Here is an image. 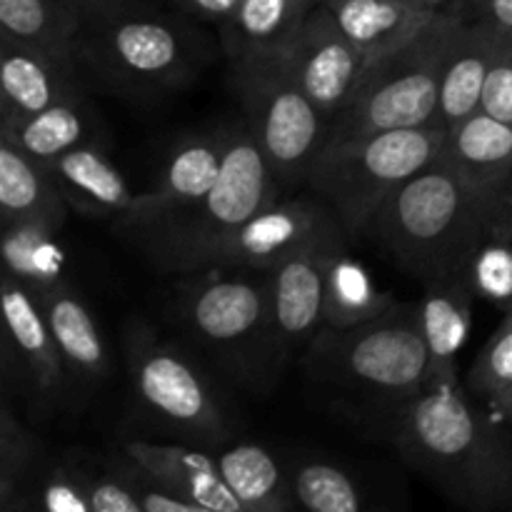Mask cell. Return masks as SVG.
I'll use <instances>...</instances> for the list:
<instances>
[{
  "mask_svg": "<svg viewBox=\"0 0 512 512\" xmlns=\"http://www.w3.org/2000/svg\"><path fill=\"white\" fill-rule=\"evenodd\" d=\"M313 388L363 428H385L428 385V348L418 303H395L350 328H323L303 350Z\"/></svg>",
  "mask_w": 512,
  "mask_h": 512,
  "instance_id": "4",
  "label": "cell"
},
{
  "mask_svg": "<svg viewBox=\"0 0 512 512\" xmlns=\"http://www.w3.org/2000/svg\"><path fill=\"white\" fill-rule=\"evenodd\" d=\"M90 510L93 512H143L133 490L128 488L123 478L108 465V460H100L95 468L93 483H90Z\"/></svg>",
  "mask_w": 512,
  "mask_h": 512,
  "instance_id": "38",
  "label": "cell"
},
{
  "mask_svg": "<svg viewBox=\"0 0 512 512\" xmlns=\"http://www.w3.org/2000/svg\"><path fill=\"white\" fill-rule=\"evenodd\" d=\"M83 13L73 0H0V38L78 63Z\"/></svg>",
  "mask_w": 512,
  "mask_h": 512,
  "instance_id": "28",
  "label": "cell"
},
{
  "mask_svg": "<svg viewBox=\"0 0 512 512\" xmlns=\"http://www.w3.org/2000/svg\"><path fill=\"white\" fill-rule=\"evenodd\" d=\"M420 325L428 348V385L460 380L458 355L473 328V305L478 290L470 270L443 275L423 283Z\"/></svg>",
  "mask_w": 512,
  "mask_h": 512,
  "instance_id": "17",
  "label": "cell"
},
{
  "mask_svg": "<svg viewBox=\"0 0 512 512\" xmlns=\"http://www.w3.org/2000/svg\"><path fill=\"white\" fill-rule=\"evenodd\" d=\"M123 355L135 400L158 428L213 453L228 443L233 413L190 345H178L150 320L130 315L123 328Z\"/></svg>",
  "mask_w": 512,
  "mask_h": 512,
  "instance_id": "7",
  "label": "cell"
},
{
  "mask_svg": "<svg viewBox=\"0 0 512 512\" xmlns=\"http://www.w3.org/2000/svg\"><path fill=\"white\" fill-rule=\"evenodd\" d=\"M3 228V268L38 298L45 290L65 283V245L60 228L45 223H5Z\"/></svg>",
  "mask_w": 512,
  "mask_h": 512,
  "instance_id": "29",
  "label": "cell"
},
{
  "mask_svg": "<svg viewBox=\"0 0 512 512\" xmlns=\"http://www.w3.org/2000/svg\"><path fill=\"white\" fill-rule=\"evenodd\" d=\"M295 83L303 88L330 125L353 103L370 70V58L343 33L338 20L320 0L283 55Z\"/></svg>",
  "mask_w": 512,
  "mask_h": 512,
  "instance_id": "12",
  "label": "cell"
},
{
  "mask_svg": "<svg viewBox=\"0 0 512 512\" xmlns=\"http://www.w3.org/2000/svg\"><path fill=\"white\" fill-rule=\"evenodd\" d=\"M320 0H240L220 25V45L228 63L280 58Z\"/></svg>",
  "mask_w": 512,
  "mask_h": 512,
  "instance_id": "23",
  "label": "cell"
},
{
  "mask_svg": "<svg viewBox=\"0 0 512 512\" xmlns=\"http://www.w3.org/2000/svg\"><path fill=\"white\" fill-rule=\"evenodd\" d=\"M98 463L80 450L50 455L30 495V512H93L90 483Z\"/></svg>",
  "mask_w": 512,
  "mask_h": 512,
  "instance_id": "33",
  "label": "cell"
},
{
  "mask_svg": "<svg viewBox=\"0 0 512 512\" xmlns=\"http://www.w3.org/2000/svg\"><path fill=\"white\" fill-rule=\"evenodd\" d=\"M3 368H18L20 388L35 413L50 415L70 395L68 370L40 300L3 273Z\"/></svg>",
  "mask_w": 512,
  "mask_h": 512,
  "instance_id": "13",
  "label": "cell"
},
{
  "mask_svg": "<svg viewBox=\"0 0 512 512\" xmlns=\"http://www.w3.org/2000/svg\"><path fill=\"white\" fill-rule=\"evenodd\" d=\"M508 383H512V308L505 310L503 323L475 355L465 388L475 400H483Z\"/></svg>",
  "mask_w": 512,
  "mask_h": 512,
  "instance_id": "35",
  "label": "cell"
},
{
  "mask_svg": "<svg viewBox=\"0 0 512 512\" xmlns=\"http://www.w3.org/2000/svg\"><path fill=\"white\" fill-rule=\"evenodd\" d=\"M70 380V395L90 393L110 375V353L93 310L70 280L38 295Z\"/></svg>",
  "mask_w": 512,
  "mask_h": 512,
  "instance_id": "18",
  "label": "cell"
},
{
  "mask_svg": "<svg viewBox=\"0 0 512 512\" xmlns=\"http://www.w3.org/2000/svg\"><path fill=\"white\" fill-rule=\"evenodd\" d=\"M478 298L498 308H512V238H495L478 250L470 263Z\"/></svg>",
  "mask_w": 512,
  "mask_h": 512,
  "instance_id": "36",
  "label": "cell"
},
{
  "mask_svg": "<svg viewBox=\"0 0 512 512\" xmlns=\"http://www.w3.org/2000/svg\"><path fill=\"white\" fill-rule=\"evenodd\" d=\"M288 475L298 508L310 512L365 510L363 488L343 465L323 458H298L288 463Z\"/></svg>",
  "mask_w": 512,
  "mask_h": 512,
  "instance_id": "32",
  "label": "cell"
},
{
  "mask_svg": "<svg viewBox=\"0 0 512 512\" xmlns=\"http://www.w3.org/2000/svg\"><path fill=\"white\" fill-rule=\"evenodd\" d=\"M448 8L465 20H478L493 28L512 30V0H450Z\"/></svg>",
  "mask_w": 512,
  "mask_h": 512,
  "instance_id": "39",
  "label": "cell"
},
{
  "mask_svg": "<svg viewBox=\"0 0 512 512\" xmlns=\"http://www.w3.org/2000/svg\"><path fill=\"white\" fill-rule=\"evenodd\" d=\"M50 455L8 403L0 410V510L30 512V495Z\"/></svg>",
  "mask_w": 512,
  "mask_h": 512,
  "instance_id": "30",
  "label": "cell"
},
{
  "mask_svg": "<svg viewBox=\"0 0 512 512\" xmlns=\"http://www.w3.org/2000/svg\"><path fill=\"white\" fill-rule=\"evenodd\" d=\"M498 28L478 20H465L460 15L458 33L448 50L440 83V125L460 123L468 115L478 113L483 100L485 78L493 58V45Z\"/></svg>",
  "mask_w": 512,
  "mask_h": 512,
  "instance_id": "25",
  "label": "cell"
},
{
  "mask_svg": "<svg viewBox=\"0 0 512 512\" xmlns=\"http://www.w3.org/2000/svg\"><path fill=\"white\" fill-rule=\"evenodd\" d=\"M380 435L450 503L512 510V438L460 380L425 385Z\"/></svg>",
  "mask_w": 512,
  "mask_h": 512,
  "instance_id": "1",
  "label": "cell"
},
{
  "mask_svg": "<svg viewBox=\"0 0 512 512\" xmlns=\"http://www.w3.org/2000/svg\"><path fill=\"white\" fill-rule=\"evenodd\" d=\"M480 110L512 125V30L495 33L493 58L485 78Z\"/></svg>",
  "mask_w": 512,
  "mask_h": 512,
  "instance_id": "37",
  "label": "cell"
},
{
  "mask_svg": "<svg viewBox=\"0 0 512 512\" xmlns=\"http://www.w3.org/2000/svg\"><path fill=\"white\" fill-rule=\"evenodd\" d=\"M175 278L168 313L185 343L243 393H273L295 350L275 318L268 270L205 268Z\"/></svg>",
  "mask_w": 512,
  "mask_h": 512,
  "instance_id": "2",
  "label": "cell"
},
{
  "mask_svg": "<svg viewBox=\"0 0 512 512\" xmlns=\"http://www.w3.org/2000/svg\"><path fill=\"white\" fill-rule=\"evenodd\" d=\"M398 300L380 288L373 275L348 255L338 250L330 260L328 285H325V328H350L390 310Z\"/></svg>",
  "mask_w": 512,
  "mask_h": 512,
  "instance_id": "31",
  "label": "cell"
},
{
  "mask_svg": "<svg viewBox=\"0 0 512 512\" xmlns=\"http://www.w3.org/2000/svg\"><path fill=\"white\" fill-rule=\"evenodd\" d=\"M345 240L348 235L343 233L305 245L268 270L275 318L295 353H303L305 345L325 328L328 268L335 253L345 248Z\"/></svg>",
  "mask_w": 512,
  "mask_h": 512,
  "instance_id": "16",
  "label": "cell"
},
{
  "mask_svg": "<svg viewBox=\"0 0 512 512\" xmlns=\"http://www.w3.org/2000/svg\"><path fill=\"white\" fill-rule=\"evenodd\" d=\"M343 33L370 63L403 48L415 38L440 8L410 0H323Z\"/></svg>",
  "mask_w": 512,
  "mask_h": 512,
  "instance_id": "24",
  "label": "cell"
},
{
  "mask_svg": "<svg viewBox=\"0 0 512 512\" xmlns=\"http://www.w3.org/2000/svg\"><path fill=\"white\" fill-rule=\"evenodd\" d=\"M368 240L418 283L470 270L485 243L512 238V200L470 185L440 155L388 200Z\"/></svg>",
  "mask_w": 512,
  "mask_h": 512,
  "instance_id": "3",
  "label": "cell"
},
{
  "mask_svg": "<svg viewBox=\"0 0 512 512\" xmlns=\"http://www.w3.org/2000/svg\"><path fill=\"white\" fill-rule=\"evenodd\" d=\"M230 75L245 125L283 193L308 185L328 143L330 123L295 83L283 55L233 63Z\"/></svg>",
  "mask_w": 512,
  "mask_h": 512,
  "instance_id": "10",
  "label": "cell"
},
{
  "mask_svg": "<svg viewBox=\"0 0 512 512\" xmlns=\"http://www.w3.org/2000/svg\"><path fill=\"white\" fill-rule=\"evenodd\" d=\"M458 25L460 13L445 5L410 43L375 60L353 103L330 125L325 148L388 130L440 125V83Z\"/></svg>",
  "mask_w": 512,
  "mask_h": 512,
  "instance_id": "8",
  "label": "cell"
},
{
  "mask_svg": "<svg viewBox=\"0 0 512 512\" xmlns=\"http://www.w3.org/2000/svg\"><path fill=\"white\" fill-rule=\"evenodd\" d=\"M88 85L75 60L0 38V125L88 93Z\"/></svg>",
  "mask_w": 512,
  "mask_h": 512,
  "instance_id": "15",
  "label": "cell"
},
{
  "mask_svg": "<svg viewBox=\"0 0 512 512\" xmlns=\"http://www.w3.org/2000/svg\"><path fill=\"white\" fill-rule=\"evenodd\" d=\"M105 460H108L110 468L128 483V488L133 490V495L138 498L143 512H205L198 503L175 493V490L170 488V485H165L153 470L145 468L140 460H135L133 455L125 453L123 448L105 455Z\"/></svg>",
  "mask_w": 512,
  "mask_h": 512,
  "instance_id": "34",
  "label": "cell"
},
{
  "mask_svg": "<svg viewBox=\"0 0 512 512\" xmlns=\"http://www.w3.org/2000/svg\"><path fill=\"white\" fill-rule=\"evenodd\" d=\"M70 213L48 170L0 138V225L45 223L63 230Z\"/></svg>",
  "mask_w": 512,
  "mask_h": 512,
  "instance_id": "26",
  "label": "cell"
},
{
  "mask_svg": "<svg viewBox=\"0 0 512 512\" xmlns=\"http://www.w3.org/2000/svg\"><path fill=\"white\" fill-rule=\"evenodd\" d=\"M75 5L80 8V13H83V18H95V15H103L108 13V10L118 8V5L128 3V0H73Z\"/></svg>",
  "mask_w": 512,
  "mask_h": 512,
  "instance_id": "42",
  "label": "cell"
},
{
  "mask_svg": "<svg viewBox=\"0 0 512 512\" xmlns=\"http://www.w3.org/2000/svg\"><path fill=\"white\" fill-rule=\"evenodd\" d=\"M410 3H420V5H430V8H445L450 0H410Z\"/></svg>",
  "mask_w": 512,
  "mask_h": 512,
  "instance_id": "43",
  "label": "cell"
},
{
  "mask_svg": "<svg viewBox=\"0 0 512 512\" xmlns=\"http://www.w3.org/2000/svg\"><path fill=\"white\" fill-rule=\"evenodd\" d=\"M445 128L388 130L328 145L305 188L338 215L348 238H365L388 200L443 155Z\"/></svg>",
  "mask_w": 512,
  "mask_h": 512,
  "instance_id": "9",
  "label": "cell"
},
{
  "mask_svg": "<svg viewBox=\"0 0 512 512\" xmlns=\"http://www.w3.org/2000/svg\"><path fill=\"white\" fill-rule=\"evenodd\" d=\"M218 468L245 512L298 510L288 463L260 443H235L215 450Z\"/></svg>",
  "mask_w": 512,
  "mask_h": 512,
  "instance_id": "27",
  "label": "cell"
},
{
  "mask_svg": "<svg viewBox=\"0 0 512 512\" xmlns=\"http://www.w3.org/2000/svg\"><path fill=\"white\" fill-rule=\"evenodd\" d=\"M225 148H228V125L178 140L155 175L153 185L135 195L130 213L113 225L115 233L128 238L135 230L178 213L180 208L208 193L223 170Z\"/></svg>",
  "mask_w": 512,
  "mask_h": 512,
  "instance_id": "14",
  "label": "cell"
},
{
  "mask_svg": "<svg viewBox=\"0 0 512 512\" xmlns=\"http://www.w3.org/2000/svg\"><path fill=\"white\" fill-rule=\"evenodd\" d=\"M483 408L488 410L490 418L498 425H503L512 438V383L505 385V388L495 390L493 395L483 398Z\"/></svg>",
  "mask_w": 512,
  "mask_h": 512,
  "instance_id": "41",
  "label": "cell"
},
{
  "mask_svg": "<svg viewBox=\"0 0 512 512\" xmlns=\"http://www.w3.org/2000/svg\"><path fill=\"white\" fill-rule=\"evenodd\" d=\"M120 448L153 470L165 485L205 512H245L240 500L223 480L213 450L183 440H125Z\"/></svg>",
  "mask_w": 512,
  "mask_h": 512,
  "instance_id": "20",
  "label": "cell"
},
{
  "mask_svg": "<svg viewBox=\"0 0 512 512\" xmlns=\"http://www.w3.org/2000/svg\"><path fill=\"white\" fill-rule=\"evenodd\" d=\"M175 3H178V8L183 10L188 18L213 23L220 28V25L235 13L240 0H175Z\"/></svg>",
  "mask_w": 512,
  "mask_h": 512,
  "instance_id": "40",
  "label": "cell"
},
{
  "mask_svg": "<svg viewBox=\"0 0 512 512\" xmlns=\"http://www.w3.org/2000/svg\"><path fill=\"white\" fill-rule=\"evenodd\" d=\"M43 168L68 208L83 218L110 220L115 225L130 213L138 195L128 185L123 170L110 160L105 143L80 145Z\"/></svg>",
  "mask_w": 512,
  "mask_h": 512,
  "instance_id": "19",
  "label": "cell"
},
{
  "mask_svg": "<svg viewBox=\"0 0 512 512\" xmlns=\"http://www.w3.org/2000/svg\"><path fill=\"white\" fill-rule=\"evenodd\" d=\"M78 65L85 80L133 100L183 90L210 60L193 18L128 0L83 23Z\"/></svg>",
  "mask_w": 512,
  "mask_h": 512,
  "instance_id": "5",
  "label": "cell"
},
{
  "mask_svg": "<svg viewBox=\"0 0 512 512\" xmlns=\"http://www.w3.org/2000/svg\"><path fill=\"white\" fill-rule=\"evenodd\" d=\"M0 138L13 143L40 165L90 143L108 145V125L88 93L63 100L18 123L0 125Z\"/></svg>",
  "mask_w": 512,
  "mask_h": 512,
  "instance_id": "22",
  "label": "cell"
},
{
  "mask_svg": "<svg viewBox=\"0 0 512 512\" xmlns=\"http://www.w3.org/2000/svg\"><path fill=\"white\" fill-rule=\"evenodd\" d=\"M443 160L470 185L495 198L512 200V125L493 115H468L445 128Z\"/></svg>",
  "mask_w": 512,
  "mask_h": 512,
  "instance_id": "21",
  "label": "cell"
},
{
  "mask_svg": "<svg viewBox=\"0 0 512 512\" xmlns=\"http://www.w3.org/2000/svg\"><path fill=\"white\" fill-rule=\"evenodd\" d=\"M283 195L245 120H235L228 123L223 170L213 188L178 213L145 225L123 240L158 273H193L213 245L278 203Z\"/></svg>",
  "mask_w": 512,
  "mask_h": 512,
  "instance_id": "6",
  "label": "cell"
},
{
  "mask_svg": "<svg viewBox=\"0 0 512 512\" xmlns=\"http://www.w3.org/2000/svg\"><path fill=\"white\" fill-rule=\"evenodd\" d=\"M338 215L315 193L283 195L278 203L253 215L248 223L220 240L200 258L198 268L270 270L280 260L323 238L343 235ZM348 235V233H345ZM193 270V273H195Z\"/></svg>",
  "mask_w": 512,
  "mask_h": 512,
  "instance_id": "11",
  "label": "cell"
}]
</instances>
